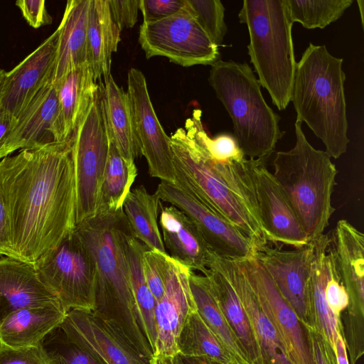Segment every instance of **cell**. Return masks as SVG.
Instances as JSON below:
<instances>
[{
  "mask_svg": "<svg viewBox=\"0 0 364 364\" xmlns=\"http://www.w3.org/2000/svg\"><path fill=\"white\" fill-rule=\"evenodd\" d=\"M14 258L33 264L76 227V181L69 139L0 160Z\"/></svg>",
  "mask_w": 364,
  "mask_h": 364,
  "instance_id": "6da1fadb",
  "label": "cell"
},
{
  "mask_svg": "<svg viewBox=\"0 0 364 364\" xmlns=\"http://www.w3.org/2000/svg\"><path fill=\"white\" fill-rule=\"evenodd\" d=\"M200 109L170 136L174 186L242 232L256 251L268 245L257 220L250 159L220 161L210 154Z\"/></svg>",
  "mask_w": 364,
  "mask_h": 364,
  "instance_id": "7a4b0ae2",
  "label": "cell"
},
{
  "mask_svg": "<svg viewBox=\"0 0 364 364\" xmlns=\"http://www.w3.org/2000/svg\"><path fill=\"white\" fill-rule=\"evenodd\" d=\"M129 228L120 208L97 214L76 225L74 231L95 262L92 313L150 361L154 353L134 297L125 252L124 238Z\"/></svg>",
  "mask_w": 364,
  "mask_h": 364,
  "instance_id": "3957f363",
  "label": "cell"
},
{
  "mask_svg": "<svg viewBox=\"0 0 364 364\" xmlns=\"http://www.w3.org/2000/svg\"><path fill=\"white\" fill-rule=\"evenodd\" d=\"M343 61L310 43L296 63L291 96L296 121L305 122L336 159L349 144Z\"/></svg>",
  "mask_w": 364,
  "mask_h": 364,
  "instance_id": "277c9868",
  "label": "cell"
},
{
  "mask_svg": "<svg viewBox=\"0 0 364 364\" xmlns=\"http://www.w3.org/2000/svg\"><path fill=\"white\" fill-rule=\"evenodd\" d=\"M301 124H294V146L276 153L272 174L311 242L323 234L336 210L332 194L338 170L325 151L310 144Z\"/></svg>",
  "mask_w": 364,
  "mask_h": 364,
  "instance_id": "5b68a950",
  "label": "cell"
},
{
  "mask_svg": "<svg viewBox=\"0 0 364 364\" xmlns=\"http://www.w3.org/2000/svg\"><path fill=\"white\" fill-rule=\"evenodd\" d=\"M208 82L228 112L234 137L245 156L266 161L285 132L280 117L267 104L261 85L247 62L219 60Z\"/></svg>",
  "mask_w": 364,
  "mask_h": 364,
  "instance_id": "8992f818",
  "label": "cell"
},
{
  "mask_svg": "<svg viewBox=\"0 0 364 364\" xmlns=\"http://www.w3.org/2000/svg\"><path fill=\"white\" fill-rule=\"evenodd\" d=\"M238 18L247 26L248 54L261 86L279 110L285 109L296 65L286 0H245Z\"/></svg>",
  "mask_w": 364,
  "mask_h": 364,
  "instance_id": "52a82bcc",
  "label": "cell"
},
{
  "mask_svg": "<svg viewBox=\"0 0 364 364\" xmlns=\"http://www.w3.org/2000/svg\"><path fill=\"white\" fill-rule=\"evenodd\" d=\"M70 139L75 173L77 225L97 215L109 151L100 85Z\"/></svg>",
  "mask_w": 364,
  "mask_h": 364,
  "instance_id": "ba28073f",
  "label": "cell"
},
{
  "mask_svg": "<svg viewBox=\"0 0 364 364\" xmlns=\"http://www.w3.org/2000/svg\"><path fill=\"white\" fill-rule=\"evenodd\" d=\"M33 266L41 282L57 297L66 312L72 309L93 311L95 262L75 231L42 255Z\"/></svg>",
  "mask_w": 364,
  "mask_h": 364,
  "instance_id": "9c48e42d",
  "label": "cell"
},
{
  "mask_svg": "<svg viewBox=\"0 0 364 364\" xmlns=\"http://www.w3.org/2000/svg\"><path fill=\"white\" fill-rule=\"evenodd\" d=\"M139 43L146 58L166 57L183 67L212 65L220 60L218 46L190 12L188 4L184 10L165 19L143 21Z\"/></svg>",
  "mask_w": 364,
  "mask_h": 364,
  "instance_id": "30bf717a",
  "label": "cell"
},
{
  "mask_svg": "<svg viewBox=\"0 0 364 364\" xmlns=\"http://www.w3.org/2000/svg\"><path fill=\"white\" fill-rule=\"evenodd\" d=\"M249 159L256 215L268 245L279 249L306 246L307 235L265 161Z\"/></svg>",
  "mask_w": 364,
  "mask_h": 364,
  "instance_id": "8fae6325",
  "label": "cell"
},
{
  "mask_svg": "<svg viewBox=\"0 0 364 364\" xmlns=\"http://www.w3.org/2000/svg\"><path fill=\"white\" fill-rule=\"evenodd\" d=\"M263 310L277 327L293 364H316L308 329L255 257L237 260Z\"/></svg>",
  "mask_w": 364,
  "mask_h": 364,
  "instance_id": "7c38bea8",
  "label": "cell"
},
{
  "mask_svg": "<svg viewBox=\"0 0 364 364\" xmlns=\"http://www.w3.org/2000/svg\"><path fill=\"white\" fill-rule=\"evenodd\" d=\"M134 127L141 154L147 161L151 176L174 184L176 177L171 139L164 132L152 105L142 72L131 68L127 77Z\"/></svg>",
  "mask_w": 364,
  "mask_h": 364,
  "instance_id": "4fadbf2b",
  "label": "cell"
},
{
  "mask_svg": "<svg viewBox=\"0 0 364 364\" xmlns=\"http://www.w3.org/2000/svg\"><path fill=\"white\" fill-rule=\"evenodd\" d=\"M154 193L176 207L196 224L210 250L218 256L241 260L254 257L256 248L237 228L176 186L161 181Z\"/></svg>",
  "mask_w": 364,
  "mask_h": 364,
  "instance_id": "5bb4252c",
  "label": "cell"
},
{
  "mask_svg": "<svg viewBox=\"0 0 364 364\" xmlns=\"http://www.w3.org/2000/svg\"><path fill=\"white\" fill-rule=\"evenodd\" d=\"M255 257L266 269L282 296L306 328L315 329L309 296L312 243L292 250L266 245Z\"/></svg>",
  "mask_w": 364,
  "mask_h": 364,
  "instance_id": "9a60e30c",
  "label": "cell"
},
{
  "mask_svg": "<svg viewBox=\"0 0 364 364\" xmlns=\"http://www.w3.org/2000/svg\"><path fill=\"white\" fill-rule=\"evenodd\" d=\"M58 31L56 29L11 71L0 93V112L16 119L37 94L51 84Z\"/></svg>",
  "mask_w": 364,
  "mask_h": 364,
  "instance_id": "2e32d148",
  "label": "cell"
},
{
  "mask_svg": "<svg viewBox=\"0 0 364 364\" xmlns=\"http://www.w3.org/2000/svg\"><path fill=\"white\" fill-rule=\"evenodd\" d=\"M191 270L168 255L164 293L155 308L154 358H173L178 353L179 333L187 316L196 307L189 284Z\"/></svg>",
  "mask_w": 364,
  "mask_h": 364,
  "instance_id": "e0dca14e",
  "label": "cell"
},
{
  "mask_svg": "<svg viewBox=\"0 0 364 364\" xmlns=\"http://www.w3.org/2000/svg\"><path fill=\"white\" fill-rule=\"evenodd\" d=\"M330 245L349 298L343 326L363 328L364 235L347 220H340L330 237Z\"/></svg>",
  "mask_w": 364,
  "mask_h": 364,
  "instance_id": "ac0fdd59",
  "label": "cell"
},
{
  "mask_svg": "<svg viewBox=\"0 0 364 364\" xmlns=\"http://www.w3.org/2000/svg\"><path fill=\"white\" fill-rule=\"evenodd\" d=\"M209 266L222 272L237 293L255 335L262 364H293L277 327L263 310L237 261L212 252Z\"/></svg>",
  "mask_w": 364,
  "mask_h": 364,
  "instance_id": "d6986e66",
  "label": "cell"
},
{
  "mask_svg": "<svg viewBox=\"0 0 364 364\" xmlns=\"http://www.w3.org/2000/svg\"><path fill=\"white\" fill-rule=\"evenodd\" d=\"M60 326L72 341L105 364H151L92 311L70 310Z\"/></svg>",
  "mask_w": 364,
  "mask_h": 364,
  "instance_id": "ffe728a7",
  "label": "cell"
},
{
  "mask_svg": "<svg viewBox=\"0 0 364 364\" xmlns=\"http://www.w3.org/2000/svg\"><path fill=\"white\" fill-rule=\"evenodd\" d=\"M59 114L56 87L48 84L16 119L6 141L8 155L18 149H33L64 141Z\"/></svg>",
  "mask_w": 364,
  "mask_h": 364,
  "instance_id": "44dd1931",
  "label": "cell"
},
{
  "mask_svg": "<svg viewBox=\"0 0 364 364\" xmlns=\"http://www.w3.org/2000/svg\"><path fill=\"white\" fill-rule=\"evenodd\" d=\"M60 304L41 282L33 264L14 257L0 259V326L26 307Z\"/></svg>",
  "mask_w": 364,
  "mask_h": 364,
  "instance_id": "7402d4cb",
  "label": "cell"
},
{
  "mask_svg": "<svg viewBox=\"0 0 364 364\" xmlns=\"http://www.w3.org/2000/svg\"><path fill=\"white\" fill-rule=\"evenodd\" d=\"M159 225L171 257L205 275L212 251L193 221L173 205L161 207Z\"/></svg>",
  "mask_w": 364,
  "mask_h": 364,
  "instance_id": "603a6c76",
  "label": "cell"
},
{
  "mask_svg": "<svg viewBox=\"0 0 364 364\" xmlns=\"http://www.w3.org/2000/svg\"><path fill=\"white\" fill-rule=\"evenodd\" d=\"M90 0H69L57 28L58 38L51 85L88 63L87 25Z\"/></svg>",
  "mask_w": 364,
  "mask_h": 364,
  "instance_id": "cb8c5ba5",
  "label": "cell"
},
{
  "mask_svg": "<svg viewBox=\"0 0 364 364\" xmlns=\"http://www.w3.org/2000/svg\"><path fill=\"white\" fill-rule=\"evenodd\" d=\"M67 312L60 304L26 307L9 315L0 326V344L11 348L38 347Z\"/></svg>",
  "mask_w": 364,
  "mask_h": 364,
  "instance_id": "d4e9b609",
  "label": "cell"
},
{
  "mask_svg": "<svg viewBox=\"0 0 364 364\" xmlns=\"http://www.w3.org/2000/svg\"><path fill=\"white\" fill-rule=\"evenodd\" d=\"M102 104L109 136L122 156L134 162L141 156L130 99L112 75L101 83Z\"/></svg>",
  "mask_w": 364,
  "mask_h": 364,
  "instance_id": "484cf974",
  "label": "cell"
},
{
  "mask_svg": "<svg viewBox=\"0 0 364 364\" xmlns=\"http://www.w3.org/2000/svg\"><path fill=\"white\" fill-rule=\"evenodd\" d=\"M120 32L112 17L108 0H90L87 50L96 81L111 75L112 56L117 50Z\"/></svg>",
  "mask_w": 364,
  "mask_h": 364,
  "instance_id": "4316f807",
  "label": "cell"
},
{
  "mask_svg": "<svg viewBox=\"0 0 364 364\" xmlns=\"http://www.w3.org/2000/svg\"><path fill=\"white\" fill-rule=\"evenodd\" d=\"M208 269L204 276L247 361L249 364H262L255 335L237 293L222 272L212 266Z\"/></svg>",
  "mask_w": 364,
  "mask_h": 364,
  "instance_id": "83f0119b",
  "label": "cell"
},
{
  "mask_svg": "<svg viewBox=\"0 0 364 364\" xmlns=\"http://www.w3.org/2000/svg\"><path fill=\"white\" fill-rule=\"evenodd\" d=\"M59 100V122L63 141L70 139L98 90L92 70L87 63L68 73L55 85Z\"/></svg>",
  "mask_w": 364,
  "mask_h": 364,
  "instance_id": "f1b7e54d",
  "label": "cell"
},
{
  "mask_svg": "<svg viewBox=\"0 0 364 364\" xmlns=\"http://www.w3.org/2000/svg\"><path fill=\"white\" fill-rule=\"evenodd\" d=\"M160 205L157 196L141 186L130 191L122 208L134 237L149 250L167 253L158 224Z\"/></svg>",
  "mask_w": 364,
  "mask_h": 364,
  "instance_id": "f546056e",
  "label": "cell"
},
{
  "mask_svg": "<svg viewBox=\"0 0 364 364\" xmlns=\"http://www.w3.org/2000/svg\"><path fill=\"white\" fill-rule=\"evenodd\" d=\"M124 245L134 297L145 336L154 355L156 341V301L147 286L142 265L143 254L148 248L134 237L131 228L125 235Z\"/></svg>",
  "mask_w": 364,
  "mask_h": 364,
  "instance_id": "4dcf8cb0",
  "label": "cell"
},
{
  "mask_svg": "<svg viewBox=\"0 0 364 364\" xmlns=\"http://www.w3.org/2000/svg\"><path fill=\"white\" fill-rule=\"evenodd\" d=\"M189 284L198 313L220 339L237 364H249L229 327L204 275L190 271Z\"/></svg>",
  "mask_w": 364,
  "mask_h": 364,
  "instance_id": "1f68e13d",
  "label": "cell"
},
{
  "mask_svg": "<svg viewBox=\"0 0 364 364\" xmlns=\"http://www.w3.org/2000/svg\"><path fill=\"white\" fill-rule=\"evenodd\" d=\"M109 151L100 188L97 214L122 208L137 176L134 162L125 160L109 136Z\"/></svg>",
  "mask_w": 364,
  "mask_h": 364,
  "instance_id": "d6a6232c",
  "label": "cell"
},
{
  "mask_svg": "<svg viewBox=\"0 0 364 364\" xmlns=\"http://www.w3.org/2000/svg\"><path fill=\"white\" fill-rule=\"evenodd\" d=\"M179 355L205 357L221 364H237L220 339L203 321L196 307L187 316L177 341Z\"/></svg>",
  "mask_w": 364,
  "mask_h": 364,
  "instance_id": "836d02e7",
  "label": "cell"
},
{
  "mask_svg": "<svg viewBox=\"0 0 364 364\" xmlns=\"http://www.w3.org/2000/svg\"><path fill=\"white\" fill-rule=\"evenodd\" d=\"M292 23L307 29L324 28L340 18L353 0H286Z\"/></svg>",
  "mask_w": 364,
  "mask_h": 364,
  "instance_id": "e575fe53",
  "label": "cell"
},
{
  "mask_svg": "<svg viewBox=\"0 0 364 364\" xmlns=\"http://www.w3.org/2000/svg\"><path fill=\"white\" fill-rule=\"evenodd\" d=\"M38 347L46 364H105L72 341L60 325L46 334Z\"/></svg>",
  "mask_w": 364,
  "mask_h": 364,
  "instance_id": "d590c367",
  "label": "cell"
},
{
  "mask_svg": "<svg viewBox=\"0 0 364 364\" xmlns=\"http://www.w3.org/2000/svg\"><path fill=\"white\" fill-rule=\"evenodd\" d=\"M190 12L217 46L222 45L228 32L225 7L220 0H186Z\"/></svg>",
  "mask_w": 364,
  "mask_h": 364,
  "instance_id": "8d00e7d4",
  "label": "cell"
},
{
  "mask_svg": "<svg viewBox=\"0 0 364 364\" xmlns=\"http://www.w3.org/2000/svg\"><path fill=\"white\" fill-rule=\"evenodd\" d=\"M168 253L146 249L142 257L146 282L156 302L162 297L168 268Z\"/></svg>",
  "mask_w": 364,
  "mask_h": 364,
  "instance_id": "74e56055",
  "label": "cell"
},
{
  "mask_svg": "<svg viewBox=\"0 0 364 364\" xmlns=\"http://www.w3.org/2000/svg\"><path fill=\"white\" fill-rule=\"evenodd\" d=\"M325 298L331 311L341 319L342 313L348 306L349 298L338 274L335 259L331 267L326 284Z\"/></svg>",
  "mask_w": 364,
  "mask_h": 364,
  "instance_id": "f35d334b",
  "label": "cell"
},
{
  "mask_svg": "<svg viewBox=\"0 0 364 364\" xmlns=\"http://www.w3.org/2000/svg\"><path fill=\"white\" fill-rule=\"evenodd\" d=\"M186 6V0H139L144 22L165 19L182 11Z\"/></svg>",
  "mask_w": 364,
  "mask_h": 364,
  "instance_id": "ab89813d",
  "label": "cell"
},
{
  "mask_svg": "<svg viewBox=\"0 0 364 364\" xmlns=\"http://www.w3.org/2000/svg\"><path fill=\"white\" fill-rule=\"evenodd\" d=\"M206 144L210 155L218 161H229L246 158L231 134L222 133L214 138L208 134Z\"/></svg>",
  "mask_w": 364,
  "mask_h": 364,
  "instance_id": "60d3db41",
  "label": "cell"
},
{
  "mask_svg": "<svg viewBox=\"0 0 364 364\" xmlns=\"http://www.w3.org/2000/svg\"><path fill=\"white\" fill-rule=\"evenodd\" d=\"M112 17L122 31L132 28L137 21L139 0H108Z\"/></svg>",
  "mask_w": 364,
  "mask_h": 364,
  "instance_id": "b9f144b4",
  "label": "cell"
},
{
  "mask_svg": "<svg viewBox=\"0 0 364 364\" xmlns=\"http://www.w3.org/2000/svg\"><path fill=\"white\" fill-rule=\"evenodd\" d=\"M15 4L24 19L34 28L50 25L53 22L44 0H19Z\"/></svg>",
  "mask_w": 364,
  "mask_h": 364,
  "instance_id": "7bdbcfd3",
  "label": "cell"
},
{
  "mask_svg": "<svg viewBox=\"0 0 364 364\" xmlns=\"http://www.w3.org/2000/svg\"><path fill=\"white\" fill-rule=\"evenodd\" d=\"M0 364H46L38 347L16 348L0 344Z\"/></svg>",
  "mask_w": 364,
  "mask_h": 364,
  "instance_id": "ee69618b",
  "label": "cell"
},
{
  "mask_svg": "<svg viewBox=\"0 0 364 364\" xmlns=\"http://www.w3.org/2000/svg\"><path fill=\"white\" fill-rule=\"evenodd\" d=\"M316 364H338L336 356L328 341L316 330L307 328Z\"/></svg>",
  "mask_w": 364,
  "mask_h": 364,
  "instance_id": "f6af8a7d",
  "label": "cell"
},
{
  "mask_svg": "<svg viewBox=\"0 0 364 364\" xmlns=\"http://www.w3.org/2000/svg\"><path fill=\"white\" fill-rule=\"evenodd\" d=\"M0 255L14 257L8 212L0 188Z\"/></svg>",
  "mask_w": 364,
  "mask_h": 364,
  "instance_id": "bcb514c9",
  "label": "cell"
},
{
  "mask_svg": "<svg viewBox=\"0 0 364 364\" xmlns=\"http://www.w3.org/2000/svg\"><path fill=\"white\" fill-rule=\"evenodd\" d=\"M16 120L0 112V160L8 156L6 141Z\"/></svg>",
  "mask_w": 364,
  "mask_h": 364,
  "instance_id": "7dc6e473",
  "label": "cell"
},
{
  "mask_svg": "<svg viewBox=\"0 0 364 364\" xmlns=\"http://www.w3.org/2000/svg\"><path fill=\"white\" fill-rule=\"evenodd\" d=\"M335 354L338 364H349L343 333L340 331L338 332L335 343Z\"/></svg>",
  "mask_w": 364,
  "mask_h": 364,
  "instance_id": "c3c4849f",
  "label": "cell"
},
{
  "mask_svg": "<svg viewBox=\"0 0 364 364\" xmlns=\"http://www.w3.org/2000/svg\"><path fill=\"white\" fill-rule=\"evenodd\" d=\"M174 364H221L205 357H186L177 354L173 358Z\"/></svg>",
  "mask_w": 364,
  "mask_h": 364,
  "instance_id": "681fc988",
  "label": "cell"
},
{
  "mask_svg": "<svg viewBox=\"0 0 364 364\" xmlns=\"http://www.w3.org/2000/svg\"><path fill=\"white\" fill-rule=\"evenodd\" d=\"M156 364H174L173 358H154Z\"/></svg>",
  "mask_w": 364,
  "mask_h": 364,
  "instance_id": "f907efd6",
  "label": "cell"
},
{
  "mask_svg": "<svg viewBox=\"0 0 364 364\" xmlns=\"http://www.w3.org/2000/svg\"><path fill=\"white\" fill-rule=\"evenodd\" d=\"M357 3L358 4V8L360 10V19H361V23L363 26L364 19H363V8H364V1L363 0H357Z\"/></svg>",
  "mask_w": 364,
  "mask_h": 364,
  "instance_id": "816d5d0a",
  "label": "cell"
},
{
  "mask_svg": "<svg viewBox=\"0 0 364 364\" xmlns=\"http://www.w3.org/2000/svg\"><path fill=\"white\" fill-rule=\"evenodd\" d=\"M6 73V72L4 70L0 68V93Z\"/></svg>",
  "mask_w": 364,
  "mask_h": 364,
  "instance_id": "f5cc1de1",
  "label": "cell"
},
{
  "mask_svg": "<svg viewBox=\"0 0 364 364\" xmlns=\"http://www.w3.org/2000/svg\"><path fill=\"white\" fill-rule=\"evenodd\" d=\"M151 364H156V361H155V358H154L151 360Z\"/></svg>",
  "mask_w": 364,
  "mask_h": 364,
  "instance_id": "db71d44e",
  "label": "cell"
}]
</instances>
